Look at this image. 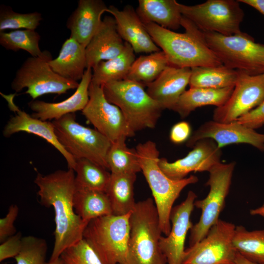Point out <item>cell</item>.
<instances>
[{"label": "cell", "mask_w": 264, "mask_h": 264, "mask_svg": "<svg viewBox=\"0 0 264 264\" xmlns=\"http://www.w3.org/2000/svg\"><path fill=\"white\" fill-rule=\"evenodd\" d=\"M75 177L74 171L68 169L46 175L38 173L34 180L40 202L52 206L55 213V242L49 261L59 258L66 249L82 240L88 224L74 210Z\"/></svg>", "instance_id": "obj_1"}, {"label": "cell", "mask_w": 264, "mask_h": 264, "mask_svg": "<svg viewBox=\"0 0 264 264\" xmlns=\"http://www.w3.org/2000/svg\"><path fill=\"white\" fill-rule=\"evenodd\" d=\"M143 23L154 42L166 54L170 65L192 68L222 65L206 44L202 31L184 16L181 23L185 30L183 33L153 22Z\"/></svg>", "instance_id": "obj_2"}, {"label": "cell", "mask_w": 264, "mask_h": 264, "mask_svg": "<svg viewBox=\"0 0 264 264\" xmlns=\"http://www.w3.org/2000/svg\"><path fill=\"white\" fill-rule=\"evenodd\" d=\"M135 149L141 171L152 193L162 232L167 236L171 228L170 214L174 202L187 186L197 183L198 178L194 175L179 180L167 176L158 165L159 152L152 141L139 143Z\"/></svg>", "instance_id": "obj_3"}, {"label": "cell", "mask_w": 264, "mask_h": 264, "mask_svg": "<svg viewBox=\"0 0 264 264\" xmlns=\"http://www.w3.org/2000/svg\"><path fill=\"white\" fill-rule=\"evenodd\" d=\"M162 233L154 200L136 202L130 216L127 264H166L159 246Z\"/></svg>", "instance_id": "obj_4"}, {"label": "cell", "mask_w": 264, "mask_h": 264, "mask_svg": "<svg viewBox=\"0 0 264 264\" xmlns=\"http://www.w3.org/2000/svg\"><path fill=\"white\" fill-rule=\"evenodd\" d=\"M101 87L108 101L120 109L134 133L155 128L163 110L148 94L144 85L124 79Z\"/></svg>", "instance_id": "obj_5"}, {"label": "cell", "mask_w": 264, "mask_h": 264, "mask_svg": "<svg viewBox=\"0 0 264 264\" xmlns=\"http://www.w3.org/2000/svg\"><path fill=\"white\" fill-rule=\"evenodd\" d=\"M130 214L99 217L86 226L83 239L102 264H127Z\"/></svg>", "instance_id": "obj_6"}, {"label": "cell", "mask_w": 264, "mask_h": 264, "mask_svg": "<svg viewBox=\"0 0 264 264\" xmlns=\"http://www.w3.org/2000/svg\"><path fill=\"white\" fill-rule=\"evenodd\" d=\"M202 32L206 44L224 66L252 75L264 73V44L242 32L231 36Z\"/></svg>", "instance_id": "obj_7"}, {"label": "cell", "mask_w": 264, "mask_h": 264, "mask_svg": "<svg viewBox=\"0 0 264 264\" xmlns=\"http://www.w3.org/2000/svg\"><path fill=\"white\" fill-rule=\"evenodd\" d=\"M52 122L58 140L75 160L87 159L108 169L106 156L111 143L107 137L78 123L75 113Z\"/></svg>", "instance_id": "obj_8"}, {"label": "cell", "mask_w": 264, "mask_h": 264, "mask_svg": "<svg viewBox=\"0 0 264 264\" xmlns=\"http://www.w3.org/2000/svg\"><path fill=\"white\" fill-rule=\"evenodd\" d=\"M52 59L46 50L41 57L27 58L16 72L11 84L12 89L17 93L26 88L25 93L36 100L44 94L61 95L77 89L78 82L65 78L52 69L48 64Z\"/></svg>", "instance_id": "obj_9"}, {"label": "cell", "mask_w": 264, "mask_h": 264, "mask_svg": "<svg viewBox=\"0 0 264 264\" xmlns=\"http://www.w3.org/2000/svg\"><path fill=\"white\" fill-rule=\"evenodd\" d=\"M235 165V162H220L209 172V178L205 183L209 187V193L204 198L196 200L194 202L195 207L200 209L201 215L198 221L190 229V246L203 239L220 220L229 192Z\"/></svg>", "instance_id": "obj_10"}, {"label": "cell", "mask_w": 264, "mask_h": 264, "mask_svg": "<svg viewBox=\"0 0 264 264\" xmlns=\"http://www.w3.org/2000/svg\"><path fill=\"white\" fill-rule=\"evenodd\" d=\"M183 16L203 32L231 36L241 32L244 12L235 0H207L194 5L179 3Z\"/></svg>", "instance_id": "obj_11"}, {"label": "cell", "mask_w": 264, "mask_h": 264, "mask_svg": "<svg viewBox=\"0 0 264 264\" xmlns=\"http://www.w3.org/2000/svg\"><path fill=\"white\" fill-rule=\"evenodd\" d=\"M236 226L219 220L199 242L185 250L182 264H235Z\"/></svg>", "instance_id": "obj_12"}, {"label": "cell", "mask_w": 264, "mask_h": 264, "mask_svg": "<svg viewBox=\"0 0 264 264\" xmlns=\"http://www.w3.org/2000/svg\"><path fill=\"white\" fill-rule=\"evenodd\" d=\"M88 91L89 100L82 112L95 130L111 143L135 135L120 109L108 101L101 86L91 82Z\"/></svg>", "instance_id": "obj_13"}, {"label": "cell", "mask_w": 264, "mask_h": 264, "mask_svg": "<svg viewBox=\"0 0 264 264\" xmlns=\"http://www.w3.org/2000/svg\"><path fill=\"white\" fill-rule=\"evenodd\" d=\"M264 101V74L252 75L239 71L231 95L223 106L215 109L213 120L220 123L235 121Z\"/></svg>", "instance_id": "obj_14"}, {"label": "cell", "mask_w": 264, "mask_h": 264, "mask_svg": "<svg viewBox=\"0 0 264 264\" xmlns=\"http://www.w3.org/2000/svg\"><path fill=\"white\" fill-rule=\"evenodd\" d=\"M211 139L218 147L221 148L233 144H248L264 152V133H260L233 121L220 123L214 120L202 124L186 142V146L192 148L199 140Z\"/></svg>", "instance_id": "obj_15"}, {"label": "cell", "mask_w": 264, "mask_h": 264, "mask_svg": "<svg viewBox=\"0 0 264 264\" xmlns=\"http://www.w3.org/2000/svg\"><path fill=\"white\" fill-rule=\"evenodd\" d=\"M197 198L195 192L189 191L185 200L172 208L170 232L167 236H161L159 241L167 264H182L186 236L193 225L191 216Z\"/></svg>", "instance_id": "obj_16"}, {"label": "cell", "mask_w": 264, "mask_h": 264, "mask_svg": "<svg viewBox=\"0 0 264 264\" xmlns=\"http://www.w3.org/2000/svg\"><path fill=\"white\" fill-rule=\"evenodd\" d=\"M185 157L170 162L166 158H160L158 165L169 178L179 180L186 177L190 173L209 172L220 163L221 149L211 139L197 142Z\"/></svg>", "instance_id": "obj_17"}, {"label": "cell", "mask_w": 264, "mask_h": 264, "mask_svg": "<svg viewBox=\"0 0 264 264\" xmlns=\"http://www.w3.org/2000/svg\"><path fill=\"white\" fill-rule=\"evenodd\" d=\"M15 94L5 95L0 92V95L7 101L9 109L15 113V115L9 119L4 127L3 136L9 137L19 132L38 136L45 140L62 154L67 162L68 169L74 170L76 160L58 140L52 122L36 118L21 110L14 102Z\"/></svg>", "instance_id": "obj_18"}, {"label": "cell", "mask_w": 264, "mask_h": 264, "mask_svg": "<svg viewBox=\"0 0 264 264\" xmlns=\"http://www.w3.org/2000/svg\"><path fill=\"white\" fill-rule=\"evenodd\" d=\"M107 12L114 17L119 35L132 46L135 53L150 54L161 50L132 6L126 5L119 10L110 5Z\"/></svg>", "instance_id": "obj_19"}, {"label": "cell", "mask_w": 264, "mask_h": 264, "mask_svg": "<svg viewBox=\"0 0 264 264\" xmlns=\"http://www.w3.org/2000/svg\"><path fill=\"white\" fill-rule=\"evenodd\" d=\"M92 69L87 68L75 92L67 99L57 103L32 100L28 105L33 111V117L43 121L58 119L67 114L82 111L89 100V87Z\"/></svg>", "instance_id": "obj_20"}, {"label": "cell", "mask_w": 264, "mask_h": 264, "mask_svg": "<svg viewBox=\"0 0 264 264\" xmlns=\"http://www.w3.org/2000/svg\"><path fill=\"white\" fill-rule=\"evenodd\" d=\"M125 46V42L118 32L115 19L105 16L86 48L87 68L92 69L99 62L118 56Z\"/></svg>", "instance_id": "obj_21"}, {"label": "cell", "mask_w": 264, "mask_h": 264, "mask_svg": "<svg viewBox=\"0 0 264 264\" xmlns=\"http://www.w3.org/2000/svg\"><path fill=\"white\" fill-rule=\"evenodd\" d=\"M191 68L170 65L152 83L147 85L148 94L163 110L173 109L189 83Z\"/></svg>", "instance_id": "obj_22"}, {"label": "cell", "mask_w": 264, "mask_h": 264, "mask_svg": "<svg viewBox=\"0 0 264 264\" xmlns=\"http://www.w3.org/2000/svg\"><path fill=\"white\" fill-rule=\"evenodd\" d=\"M108 10L101 0H79L66 22L70 37L86 47L100 26L102 15Z\"/></svg>", "instance_id": "obj_23"}, {"label": "cell", "mask_w": 264, "mask_h": 264, "mask_svg": "<svg viewBox=\"0 0 264 264\" xmlns=\"http://www.w3.org/2000/svg\"><path fill=\"white\" fill-rule=\"evenodd\" d=\"M86 47L70 37L63 43L58 56L48 62L52 69L61 76L78 82L87 68Z\"/></svg>", "instance_id": "obj_24"}, {"label": "cell", "mask_w": 264, "mask_h": 264, "mask_svg": "<svg viewBox=\"0 0 264 264\" xmlns=\"http://www.w3.org/2000/svg\"><path fill=\"white\" fill-rule=\"evenodd\" d=\"M179 3L176 0H139L136 12L143 23H154L174 31L181 26Z\"/></svg>", "instance_id": "obj_25"}, {"label": "cell", "mask_w": 264, "mask_h": 264, "mask_svg": "<svg viewBox=\"0 0 264 264\" xmlns=\"http://www.w3.org/2000/svg\"><path fill=\"white\" fill-rule=\"evenodd\" d=\"M234 88H190L182 93L172 110L183 118L198 108L207 105L220 107L228 100Z\"/></svg>", "instance_id": "obj_26"}, {"label": "cell", "mask_w": 264, "mask_h": 264, "mask_svg": "<svg viewBox=\"0 0 264 264\" xmlns=\"http://www.w3.org/2000/svg\"><path fill=\"white\" fill-rule=\"evenodd\" d=\"M135 173H111L105 191L111 206L112 214L123 216L130 213L136 202L134 198Z\"/></svg>", "instance_id": "obj_27"}, {"label": "cell", "mask_w": 264, "mask_h": 264, "mask_svg": "<svg viewBox=\"0 0 264 264\" xmlns=\"http://www.w3.org/2000/svg\"><path fill=\"white\" fill-rule=\"evenodd\" d=\"M134 51L125 42L124 50L118 56L99 62L92 68L91 83L100 86L112 82L126 79L135 61Z\"/></svg>", "instance_id": "obj_28"}, {"label": "cell", "mask_w": 264, "mask_h": 264, "mask_svg": "<svg viewBox=\"0 0 264 264\" xmlns=\"http://www.w3.org/2000/svg\"><path fill=\"white\" fill-rule=\"evenodd\" d=\"M239 71L224 65L217 66H198L191 68L190 88L219 89L234 87Z\"/></svg>", "instance_id": "obj_29"}, {"label": "cell", "mask_w": 264, "mask_h": 264, "mask_svg": "<svg viewBox=\"0 0 264 264\" xmlns=\"http://www.w3.org/2000/svg\"><path fill=\"white\" fill-rule=\"evenodd\" d=\"M73 204L76 213L87 223L93 219L112 214L110 200L104 192L76 190Z\"/></svg>", "instance_id": "obj_30"}, {"label": "cell", "mask_w": 264, "mask_h": 264, "mask_svg": "<svg viewBox=\"0 0 264 264\" xmlns=\"http://www.w3.org/2000/svg\"><path fill=\"white\" fill-rule=\"evenodd\" d=\"M170 65L162 50L140 56L133 63L126 79L147 86L156 80Z\"/></svg>", "instance_id": "obj_31"}, {"label": "cell", "mask_w": 264, "mask_h": 264, "mask_svg": "<svg viewBox=\"0 0 264 264\" xmlns=\"http://www.w3.org/2000/svg\"><path fill=\"white\" fill-rule=\"evenodd\" d=\"M108 169L90 160H76L74 172L76 190H94L105 192L111 173Z\"/></svg>", "instance_id": "obj_32"}, {"label": "cell", "mask_w": 264, "mask_h": 264, "mask_svg": "<svg viewBox=\"0 0 264 264\" xmlns=\"http://www.w3.org/2000/svg\"><path fill=\"white\" fill-rule=\"evenodd\" d=\"M233 243L236 251L249 261L264 264V229L248 231L236 226Z\"/></svg>", "instance_id": "obj_33"}, {"label": "cell", "mask_w": 264, "mask_h": 264, "mask_svg": "<svg viewBox=\"0 0 264 264\" xmlns=\"http://www.w3.org/2000/svg\"><path fill=\"white\" fill-rule=\"evenodd\" d=\"M126 138L122 137L111 143L106 156L111 173L137 174L141 171L137 151L127 147Z\"/></svg>", "instance_id": "obj_34"}, {"label": "cell", "mask_w": 264, "mask_h": 264, "mask_svg": "<svg viewBox=\"0 0 264 264\" xmlns=\"http://www.w3.org/2000/svg\"><path fill=\"white\" fill-rule=\"evenodd\" d=\"M41 36L35 30H16L0 32V44L7 50H23L32 57H41L44 53L39 47Z\"/></svg>", "instance_id": "obj_35"}, {"label": "cell", "mask_w": 264, "mask_h": 264, "mask_svg": "<svg viewBox=\"0 0 264 264\" xmlns=\"http://www.w3.org/2000/svg\"><path fill=\"white\" fill-rule=\"evenodd\" d=\"M43 20L38 12L21 13L14 11L9 6L1 5L0 9V32L7 29L35 30Z\"/></svg>", "instance_id": "obj_36"}, {"label": "cell", "mask_w": 264, "mask_h": 264, "mask_svg": "<svg viewBox=\"0 0 264 264\" xmlns=\"http://www.w3.org/2000/svg\"><path fill=\"white\" fill-rule=\"evenodd\" d=\"M47 249L44 239L33 236L23 237L20 252L15 258L17 264H46Z\"/></svg>", "instance_id": "obj_37"}, {"label": "cell", "mask_w": 264, "mask_h": 264, "mask_svg": "<svg viewBox=\"0 0 264 264\" xmlns=\"http://www.w3.org/2000/svg\"><path fill=\"white\" fill-rule=\"evenodd\" d=\"M60 258L64 264H102L95 253L83 239L66 249Z\"/></svg>", "instance_id": "obj_38"}, {"label": "cell", "mask_w": 264, "mask_h": 264, "mask_svg": "<svg viewBox=\"0 0 264 264\" xmlns=\"http://www.w3.org/2000/svg\"><path fill=\"white\" fill-rule=\"evenodd\" d=\"M19 207L16 204L11 205L6 215L0 219V242H3L15 234V221L19 214Z\"/></svg>", "instance_id": "obj_39"}, {"label": "cell", "mask_w": 264, "mask_h": 264, "mask_svg": "<svg viewBox=\"0 0 264 264\" xmlns=\"http://www.w3.org/2000/svg\"><path fill=\"white\" fill-rule=\"evenodd\" d=\"M235 121L254 130L263 126L264 125V101Z\"/></svg>", "instance_id": "obj_40"}, {"label": "cell", "mask_w": 264, "mask_h": 264, "mask_svg": "<svg viewBox=\"0 0 264 264\" xmlns=\"http://www.w3.org/2000/svg\"><path fill=\"white\" fill-rule=\"evenodd\" d=\"M22 235L21 232L8 238L0 245V261L10 258H15L22 247Z\"/></svg>", "instance_id": "obj_41"}, {"label": "cell", "mask_w": 264, "mask_h": 264, "mask_svg": "<svg viewBox=\"0 0 264 264\" xmlns=\"http://www.w3.org/2000/svg\"><path fill=\"white\" fill-rule=\"evenodd\" d=\"M191 127L186 121H181L175 124L170 133L171 141L175 144H180L187 141L191 136Z\"/></svg>", "instance_id": "obj_42"}, {"label": "cell", "mask_w": 264, "mask_h": 264, "mask_svg": "<svg viewBox=\"0 0 264 264\" xmlns=\"http://www.w3.org/2000/svg\"><path fill=\"white\" fill-rule=\"evenodd\" d=\"M255 9L264 15V0H238Z\"/></svg>", "instance_id": "obj_43"}, {"label": "cell", "mask_w": 264, "mask_h": 264, "mask_svg": "<svg viewBox=\"0 0 264 264\" xmlns=\"http://www.w3.org/2000/svg\"><path fill=\"white\" fill-rule=\"evenodd\" d=\"M235 264H257L246 259L239 253H237Z\"/></svg>", "instance_id": "obj_44"}, {"label": "cell", "mask_w": 264, "mask_h": 264, "mask_svg": "<svg viewBox=\"0 0 264 264\" xmlns=\"http://www.w3.org/2000/svg\"><path fill=\"white\" fill-rule=\"evenodd\" d=\"M250 214L253 216H260L264 217V207L260 206L255 209H251Z\"/></svg>", "instance_id": "obj_45"}, {"label": "cell", "mask_w": 264, "mask_h": 264, "mask_svg": "<svg viewBox=\"0 0 264 264\" xmlns=\"http://www.w3.org/2000/svg\"><path fill=\"white\" fill-rule=\"evenodd\" d=\"M46 264H64L63 261L60 258L53 261H49L48 263H46Z\"/></svg>", "instance_id": "obj_46"}, {"label": "cell", "mask_w": 264, "mask_h": 264, "mask_svg": "<svg viewBox=\"0 0 264 264\" xmlns=\"http://www.w3.org/2000/svg\"><path fill=\"white\" fill-rule=\"evenodd\" d=\"M262 206L264 207V202L263 204L262 205Z\"/></svg>", "instance_id": "obj_47"}, {"label": "cell", "mask_w": 264, "mask_h": 264, "mask_svg": "<svg viewBox=\"0 0 264 264\" xmlns=\"http://www.w3.org/2000/svg\"><path fill=\"white\" fill-rule=\"evenodd\" d=\"M263 74H264V73Z\"/></svg>", "instance_id": "obj_48"}]
</instances>
